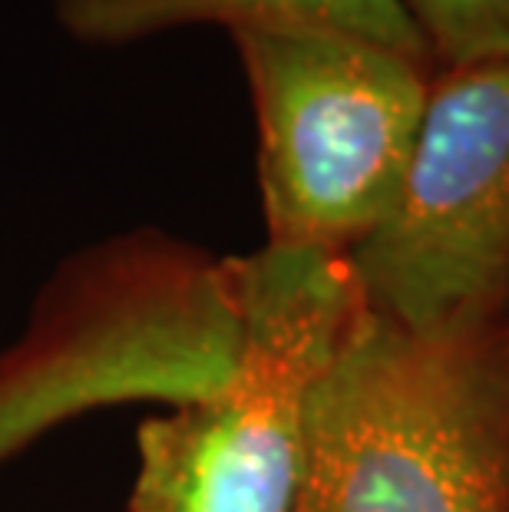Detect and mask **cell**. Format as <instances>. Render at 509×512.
<instances>
[{
  "label": "cell",
  "mask_w": 509,
  "mask_h": 512,
  "mask_svg": "<svg viewBox=\"0 0 509 512\" xmlns=\"http://www.w3.org/2000/svg\"><path fill=\"white\" fill-rule=\"evenodd\" d=\"M245 341L212 400L146 417L129 512H291L308 460V410L361 318L348 255L262 245L238 258Z\"/></svg>",
  "instance_id": "cell-3"
},
{
  "label": "cell",
  "mask_w": 509,
  "mask_h": 512,
  "mask_svg": "<svg viewBox=\"0 0 509 512\" xmlns=\"http://www.w3.org/2000/svg\"><path fill=\"white\" fill-rule=\"evenodd\" d=\"M291 512H509V318L420 334L364 304L311 397Z\"/></svg>",
  "instance_id": "cell-2"
},
{
  "label": "cell",
  "mask_w": 509,
  "mask_h": 512,
  "mask_svg": "<svg viewBox=\"0 0 509 512\" xmlns=\"http://www.w3.org/2000/svg\"><path fill=\"white\" fill-rule=\"evenodd\" d=\"M229 37L255 106L265 245L351 255L400 195L433 63L301 24H242Z\"/></svg>",
  "instance_id": "cell-4"
},
{
  "label": "cell",
  "mask_w": 509,
  "mask_h": 512,
  "mask_svg": "<svg viewBox=\"0 0 509 512\" xmlns=\"http://www.w3.org/2000/svg\"><path fill=\"white\" fill-rule=\"evenodd\" d=\"M348 265L367 311L407 331L509 318V60L433 70L394 209Z\"/></svg>",
  "instance_id": "cell-5"
},
{
  "label": "cell",
  "mask_w": 509,
  "mask_h": 512,
  "mask_svg": "<svg viewBox=\"0 0 509 512\" xmlns=\"http://www.w3.org/2000/svg\"><path fill=\"white\" fill-rule=\"evenodd\" d=\"M57 20L73 40L93 47L166 34L192 24H301L344 30L430 60L400 0H57Z\"/></svg>",
  "instance_id": "cell-6"
},
{
  "label": "cell",
  "mask_w": 509,
  "mask_h": 512,
  "mask_svg": "<svg viewBox=\"0 0 509 512\" xmlns=\"http://www.w3.org/2000/svg\"><path fill=\"white\" fill-rule=\"evenodd\" d=\"M245 341L238 258L159 228L63 258L0 351V466L60 423L126 403L186 407L232 384Z\"/></svg>",
  "instance_id": "cell-1"
},
{
  "label": "cell",
  "mask_w": 509,
  "mask_h": 512,
  "mask_svg": "<svg viewBox=\"0 0 509 512\" xmlns=\"http://www.w3.org/2000/svg\"><path fill=\"white\" fill-rule=\"evenodd\" d=\"M433 70L509 60V0H400Z\"/></svg>",
  "instance_id": "cell-7"
}]
</instances>
